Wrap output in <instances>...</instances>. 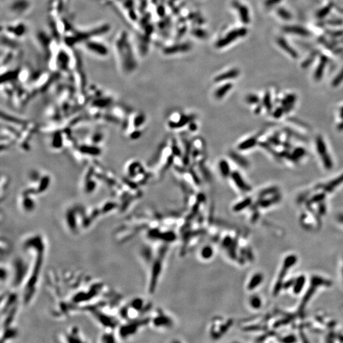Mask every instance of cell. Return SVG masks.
I'll return each instance as SVG.
<instances>
[{
    "instance_id": "obj_1",
    "label": "cell",
    "mask_w": 343,
    "mask_h": 343,
    "mask_svg": "<svg viewBox=\"0 0 343 343\" xmlns=\"http://www.w3.org/2000/svg\"><path fill=\"white\" fill-rule=\"evenodd\" d=\"M296 262H297V257L294 255H290L286 257L285 259H284L282 265V268L281 269L280 273L279 274L278 279L277 280V283L274 287L273 294L274 296L277 295L279 293L278 292L282 288L283 280H284V277L287 274V271L292 267L294 264H296Z\"/></svg>"
},
{
    "instance_id": "obj_2",
    "label": "cell",
    "mask_w": 343,
    "mask_h": 343,
    "mask_svg": "<svg viewBox=\"0 0 343 343\" xmlns=\"http://www.w3.org/2000/svg\"><path fill=\"white\" fill-rule=\"evenodd\" d=\"M331 283L327 280H325L323 279L322 278H318V277H314L312 279L311 281V288H309V290H307L306 294L304 296V297L303 300L302 301V304L301 306V310H303L305 308L304 307H306V304L308 303V301H310V299L311 298V296L314 294L315 292H316L317 288H318L319 286H322L323 285H330V284Z\"/></svg>"
},
{
    "instance_id": "obj_3",
    "label": "cell",
    "mask_w": 343,
    "mask_h": 343,
    "mask_svg": "<svg viewBox=\"0 0 343 343\" xmlns=\"http://www.w3.org/2000/svg\"><path fill=\"white\" fill-rule=\"evenodd\" d=\"M152 322L155 327L158 329H168L173 325V321L167 315L162 311H158Z\"/></svg>"
},
{
    "instance_id": "obj_4",
    "label": "cell",
    "mask_w": 343,
    "mask_h": 343,
    "mask_svg": "<svg viewBox=\"0 0 343 343\" xmlns=\"http://www.w3.org/2000/svg\"><path fill=\"white\" fill-rule=\"evenodd\" d=\"M230 177L233 180V182L235 184L236 187L243 193H248L250 192L252 190V188L249 184L245 181V179L243 178L242 175L239 172L237 171L232 172V173L231 174Z\"/></svg>"
},
{
    "instance_id": "obj_5",
    "label": "cell",
    "mask_w": 343,
    "mask_h": 343,
    "mask_svg": "<svg viewBox=\"0 0 343 343\" xmlns=\"http://www.w3.org/2000/svg\"><path fill=\"white\" fill-rule=\"evenodd\" d=\"M263 280L264 277L262 273H257L254 274L247 282L246 285L247 289L248 291H252L256 289L262 284Z\"/></svg>"
},
{
    "instance_id": "obj_6",
    "label": "cell",
    "mask_w": 343,
    "mask_h": 343,
    "mask_svg": "<svg viewBox=\"0 0 343 343\" xmlns=\"http://www.w3.org/2000/svg\"><path fill=\"white\" fill-rule=\"evenodd\" d=\"M281 196L279 194L277 193L274 195L271 196L270 198H262L258 203L259 207L265 209V208H268L270 206H271L273 204H276L278 202H279L281 200Z\"/></svg>"
},
{
    "instance_id": "obj_7",
    "label": "cell",
    "mask_w": 343,
    "mask_h": 343,
    "mask_svg": "<svg viewBox=\"0 0 343 343\" xmlns=\"http://www.w3.org/2000/svg\"><path fill=\"white\" fill-rule=\"evenodd\" d=\"M343 183V173L331 181L327 183L323 186V189L325 193H332L339 185Z\"/></svg>"
},
{
    "instance_id": "obj_8",
    "label": "cell",
    "mask_w": 343,
    "mask_h": 343,
    "mask_svg": "<svg viewBox=\"0 0 343 343\" xmlns=\"http://www.w3.org/2000/svg\"><path fill=\"white\" fill-rule=\"evenodd\" d=\"M199 255L203 261H209L214 255V248L210 245H205L200 250Z\"/></svg>"
},
{
    "instance_id": "obj_9",
    "label": "cell",
    "mask_w": 343,
    "mask_h": 343,
    "mask_svg": "<svg viewBox=\"0 0 343 343\" xmlns=\"http://www.w3.org/2000/svg\"><path fill=\"white\" fill-rule=\"evenodd\" d=\"M218 168L221 175L224 178L230 177L232 173L229 162L225 159H222L219 161L218 163Z\"/></svg>"
},
{
    "instance_id": "obj_10",
    "label": "cell",
    "mask_w": 343,
    "mask_h": 343,
    "mask_svg": "<svg viewBox=\"0 0 343 343\" xmlns=\"http://www.w3.org/2000/svg\"><path fill=\"white\" fill-rule=\"evenodd\" d=\"M229 157L237 165H238V166H240L242 168H247L249 165L247 160L236 152L231 151L229 153Z\"/></svg>"
},
{
    "instance_id": "obj_11",
    "label": "cell",
    "mask_w": 343,
    "mask_h": 343,
    "mask_svg": "<svg viewBox=\"0 0 343 343\" xmlns=\"http://www.w3.org/2000/svg\"><path fill=\"white\" fill-rule=\"evenodd\" d=\"M257 143V138L256 137H251L238 145V149L239 151H247L254 147Z\"/></svg>"
},
{
    "instance_id": "obj_12",
    "label": "cell",
    "mask_w": 343,
    "mask_h": 343,
    "mask_svg": "<svg viewBox=\"0 0 343 343\" xmlns=\"http://www.w3.org/2000/svg\"><path fill=\"white\" fill-rule=\"evenodd\" d=\"M191 120V118L187 115H182L179 118L177 122L172 121L168 123V125L171 128H181L186 125V124L190 123Z\"/></svg>"
},
{
    "instance_id": "obj_13",
    "label": "cell",
    "mask_w": 343,
    "mask_h": 343,
    "mask_svg": "<svg viewBox=\"0 0 343 343\" xmlns=\"http://www.w3.org/2000/svg\"><path fill=\"white\" fill-rule=\"evenodd\" d=\"M296 100V97L294 94H289V95L285 96V97L281 101V104L284 107L285 112H288L293 108Z\"/></svg>"
},
{
    "instance_id": "obj_14",
    "label": "cell",
    "mask_w": 343,
    "mask_h": 343,
    "mask_svg": "<svg viewBox=\"0 0 343 343\" xmlns=\"http://www.w3.org/2000/svg\"><path fill=\"white\" fill-rule=\"evenodd\" d=\"M306 283V277L304 275L299 276L295 280L292 286V291L295 295H299L304 288Z\"/></svg>"
},
{
    "instance_id": "obj_15",
    "label": "cell",
    "mask_w": 343,
    "mask_h": 343,
    "mask_svg": "<svg viewBox=\"0 0 343 343\" xmlns=\"http://www.w3.org/2000/svg\"><path fill=\"white\" fill-rule=\"evenodd\" d=\"M327 63V58L325 56H322L321 59H320V62L319 63V65L317 67L315 73L314 74V78L315 80L316 81H319L321 80V78H322L323 74V72H324V69L325 67L326 66V64Z\"/></svg>"
},
{
    "instance_id": "obj_16",
    "label": "cell",
    "mask_w": 343,
    "mask_h": 343,
    "mask_svg": "<svg viewBox=\"0 0 343 343\" xmlns=\"http://www.w3.org/2000/svg\"><path fill=\"white\" fill-rule=\"evenodd\" d=\"M278 44L279 45V46L283 49L287 53H288L291 57H292L293 58H297L298 56V54L297 53V51L296 50H294L288 44V43L282 38H280L278 40Z\"/></svg>"
},
{
    "instance_id": "obj_17",
    "label": "cell",
    "mask_w": 343,
    "mask_h": 343,
    "mask_svg": "<svg viewBox=\"0 0 343 343\" xmlns=\"http://www.w3.org/2000/svg\"><path fill=\"white\" fill-rule=\"evenodd\" d=\"M284 31H285L287 32L296 34H298V35H301V36H306L310 35V32H309L307 29H304L302 27L296 26V25H290V26H287V27L284 28Z\"/></svg>"
},
{
    "instance_id": "obj_18",
    "label": "cell",
    "mask_w": 343,
    "mask_h": 343,
    "mask_svg": "<svg viewBox=\"0 0 343 343\" xmlns=\"http://www.w3.org/2000/svg\"><path fill=\"white\" fill-rule=\"evenodd\" d=\"M316 148L320 156H323L327 154V148L323 139L321 136H318L316 139Z\"/></svg>"
},
{
    "instance_id": "obj_19",
    "label": "cell",
    "mask_w": 343,
    "mask_h": 343,
    "mask_svg": "<svg viewBox=\"0 0 343 343\" xmlns=\"http://www.w3.org/2000/svg\"><path fill=\"white\" fill-rule=\"evenodd\" d=\"M252 198H250V197H247V198H245L242 201H240L239 202L236 203L233 206V210L234 212H241L242 210L247 209L248 207H249V206L252 204Z\"/></svg>"
},
{
    "instance_id": "obj_20",
    "label": "cell",
    "mask_w": 343,
    "mask_h": 343,
    "mask_svg": "<svg viewBox=\"0 0 343 343\" xmlns=\"http://www.w3.org/2000/svg\"><path fill=\"white\" fill-rule=\"evenodd\" d=\"M248 303L250 306L254 310H258L260 309L262 306V300L260 297L257 296H252L248 300Z\"/></svg>"
},
{
    "instance_id": "obj_21",
    "label": "cell",
    "mask_w": 343,
    "mask_h": 343,
    "mask_svg": "<svg viewBox=\"0 0 343 343\" xmlns=\"http://www.w3.org/2000/svg\"><path fill=\"white\" fill-rule=\"evenodd\" d=\"M231 85L230 84L222 86L221 87H220L216 91L215 97L218 99H222L226 95V93L231 90Z\"/></svg>"
},
{
    "instance_id": "obj_22",
    "label": "cell",
    "mask_w": 343,
    "mask_h": 343,
    "mask_svg": "<svg viewBox=\"0 0 343 343\" xmlns=\"http://www.w3.org/2000/svg\"><path fill=\"white\" fill-rule=\"evenodd\" d=\"M278 193V188L275 186H273L270 187H268L265 190H262L260 193V196L261 198H264V197L271 196Z\"/></svg>"
},
{
    "instance_id": "obj_23",
    "label": "cell",
    "mask_w": 343,
    "mask_h": 343,
    "mask_svg": "<svg viewBox=\"0 0 343 343\" xmlns=\"http://www.w3.org/2000/svg\"><path fill=\"white\" fill-rule=\"evenodd\" d=\"M321 158H322V163L323 164V166L326 169L330 170V169L332 168L333 165H334L333 164V161H332V159L331 156L329 155V153L325 154L324 156L321 157Z\"/></svg>"
},
{
    "instance_id": "obj_24",
    "label": "cell",
    "mask_w": 343,
    "mask_h": 343,
    "mask_svg": "<svg viewBox=\"0 0 343 343\" xmlns=\"http://www.w3.org/2000/svg\"><path fill=\"white\" fill-rule=\"evenodd\" d=\"M262 104L263 106L266 108L268 112H271L272 109V102L270 93H266L265 94L262 100Z\"/></svg>"
},
{
    "instance_id": "obj_25",
    "label": "cell",
    "mask_w": 343,
    "mask_h": 343,
    "mask_svg": "<svg viewBox=\"0 0 343 343\" xmlns=\"http://www.w3.org/2000/svg\"><path fill=\"white\" fill-rule=\"evenodd\" d=\"M325 198V194L324 193H318L311 197L310 201H309V204H310V205H311L315 203H320L322 202Z\"/></svg>"
},
{
    "instance_id": "obj_26",
    "label": "cell",
    "mask_w": 343,
    "mask_h": 343,
    "mask_svg": "<svg viewBox=\"0 0 343 343\" xmlns=\"http://www.w3.org/2000/svg\"><path fill=\"white\" fill-rule=\"evenodd\" d=\"M292 154L293 156L294 162H297L299 159H301L305 155L306 151L302 148H297L294 151L293 153Z\"/></svg>"
},
{
    "instance_id": "obj_27",
    "label": "cell",
    "mask_w": 343,
    "mask_h": 343,
    "mask_svg": "<svg viewBox=\"0 0 343 343\" xmlns=\"http://www.w3.org/2000/svg\"><path fill=\"white\" fill-rule=\"evenodd\" d=\"M342 81H343V68L339 73V74L332 80V85L334 87H337V86H339Z\"/></svg>"
},
{
    "instance_id": "obj_28",
    "label": "cell",
    "mask_w": 343,
    "mask_h": 343,
    "mask_svg": "<svg viewBox=\"0 0 343 343\" xmlns=\"http://www.w3.org/2000/svg\"><path fill=\"white\" fill-rule=\"evenodd\" d=\"M246 102L251 105H254L255 104H258L259 102V99L257 96L254 95V94H251V95H248L246 97Z\"/></svg>"
},
{
    "instance_id": "obj_29",
    "label": "cell",
    "mask_w": 343,
    "mask_h": 343,
    "mask_svg": "<svg viewBox=\"0 0 343 343\" xmlns=\"http://www.w3.org/2000/svg\"><path fill=\"white\" fill-rule=\"evenodd\" d=\"M278 14L280 17H281V18L284 20L291 19V17H292L291 14L287 10L284 9V8H280V9H278Z\"/></svg>"
},
{
    "instance_id": "obj_30",
    "label": "cell",
    "mask_w": 343,
    "mask_h": 343,
    "mask_svg": "<svg viewBox=\"0 0 343 343\" xmlns=\"http://www.w3.org/2000/svg\"><path fill=\"white\" fill-rule=\"evenodd\" d=\"M330 9H331V6L330 5L326 6V7H324L323 8H322L321 10H320L318 12V17H320V18H322V17H324L325 16L327 15V14L330 12Z\"/></svg>"
},
{
    "instance_id": "obj_31",
    "label": "cell",
    "mask_w": 343,
    "mask_h": 343,
    "mask_svg": "<svg viewBox=\"0 0 343 343\" xmlns=\"http://www.w3.org/2000/svg\"><path fill=\"white\" fill-rule=\"evenodd\" d=\"M284 113H285L284 107H278L275 110H274V113L273 114V116L274 118H279L283 115Z\"/></svg>"
},
{
    "instance_id": "obj_32",
    "label": "cell",
    "mask_w": 343,
    "mask_h": 343,
    "mask_svg": "<svg viewBox=\"0 0 343 343\" xmlns=\"http://www.w3.org/2000/svg\"><path fill=\"white\" fill-rule=\"evenodd\" d=\"M318 212L320 213V215H324L326 212V206H325V205L321 202L320 203V205L318 206Z\"/></svg>"
},
{
    "instance_id": "obj_33",
    "label": "cell",
    "mask_w": 343,
    "mask_h": 343,
    "mask_svg": "<svg viewBox=\"0 0 343 343\" xmlns=\"http://www.w3.org/2000/svg\"><path fill=\"white\" fill-rule=\"evenodd\" d=\"M270 141L273 144H280V140H279L278 137H276V136L271 137Z\"/></svg>"
},
{
    "instance_id": "obj_34",
    "label": "cell",
    "mask_w": 343,
    "mask_h": 343,
    "mask_svg": "<svg viewBox=\"0 0 343 343\" xmlns=\"http://www.w3.org/2000/svg\"><path fill=\"white\" fill-rule=\"evenodd\" d=\"M280 1H281V0H268V5H274V4H277V3H278L280 2Z\"/></svg>"
},
{
    "instance_id": "obj_35",
    "label": "cell",
    "mask_w": 343,
    "mask_h": 343,
    "mask_svg": "<svg viewBox=\"0 0 343 343\" xmlns=\"http://www.w3.org/2000/svg\"><path fill=\"white\" fill-rule=\"evenodd\" d=\"M337 220L343 224V213H339L337 216Z\"/></svg>"
},
{
    "instance_id": "obj_36",
    "label": "cell",
    "mask_w": 343,
    "mask_h": 343,
    "mask_svg": "<svg viewBox=\"0 0 343 343\" xmlns=\"http://www.w3.org/2000/svg\"><path fill=\"white\" fill-rule=\"evenodd\" d=\"M337 128H338V130H340V131L343 130V119L340 123H339V125L337 126Z\"/></svg>"
},
{
    "instance_id": "obj_37",
    "label": "cell",
    "mask_w": 343,
    "mask_h": 343,
    "mask_svg": "<svg viewBox=\"0 0 343 343\" xmlns=\"http://www.w3.org/2000/svg\"><path fill=\"white\" fill-rule=\"evenodd\" d=\"M196 129V125L195 123L193 124H191L190 125V130L191 131H195Z\"/></svg>"
},
{
    "instance_id": "obj_38",
    "label": "cell",
    "mask_w": 343,
    "mask_h": 343,
    "mask_svg": "<svg viewBox=\"0 0 343 343\" xmlns=\"http://www.w3.org/2000/svg\"><path fill=\"white\" fill-rule=\"evenodd\" d=\"M339 116H340V118H341L342 119H343V106H342V107L341 108V109H340Z\"/></svg>"
}]
</instances>
